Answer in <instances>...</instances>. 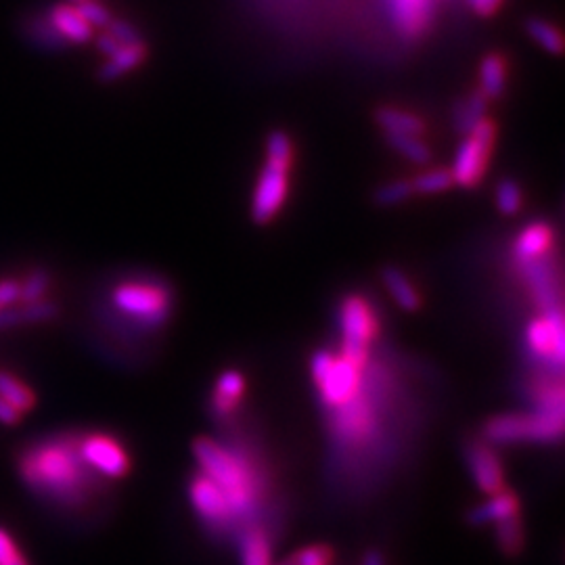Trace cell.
I'll use <instances>...</instances> for the list:
<instances>
[{"label": "cell", "mask_w": 565, "mask_h": 565, "mask_svg": "<svg viewBox=\"0 0 565 565\" xmlns=\"http://www.w3.org/2000/svg\"><path fill=\"white\" fill-rule=\"evenodd\" d=\"M388 143L404 155L406 160H411L415 164H425L432 157V151L421 141V137H402V134H388Z\"/></svg>", "instance_id": "31"}, {"label": "cell", "mask_w": 565, "mask_h": 565, "mask_svg": "<svg viewBox=\"0 0 565 565\" xmlns=\"http://www.w3.org/2000/svg\"><path fill=\"white\" fill-rule=\"evenodd\" d=\"M452 185H455V180H452L450 170H444V168L423 172L415 180H411L413 195L415 193H419V195H436V193H442V191L450 189Z\"/></svg>", "instance_id": "30"}, {"label": "cell", "mask_w": 565, "mask_h": 565, "mask_svg": "<svg viewBox=\"0 0 565 565\" xmlns=\"http://www.w3.org/2000/svg\"><path fill=\"white\" fill-rule=\"evenodd\" d=\"M19 476L44 499L65 507H82L97 488L99 478L82 461L78 438L59 436L32 444L19 459Z\"/></svg>", "instance_id": "1"}, {"label": "cell", "mask_w": 565, "mask_h": 565, "mask_svg": "<svg viewBox=\"0 0 565 565\" xmlns=\"http://www.w3.org/2000/svg\"><path fill=\"white\" fill-rule=\"evenodd\" d=\"M0 565H30L15 538L3 526H0Z\"/></svg>", "instance_id": "36"}, {"label": "cell", "mask_w": 565, "mask_h": 565, "mask_svg": "<svg viewBox=\"0 0 565 565\" xmlns=\"http://www.w3.org/2000/svg\"><path fill=\"white\" fill-rule=\"evenodd\" d=\"M241 565H273V530L254 526L239 536Z\"/></svg>", "instance_id": "14"}, {"label": "cell", "mask_w": 565, "mask_h": 565, "mask_svg": "<svg viewBox=\"0 0 565 565\" xmlns=\"http://www.w3.org/2000/svg\"><path fill=\"white\" fill-rule=\"evenodd\" d=\"M0 398H3L19 415L30 413L36 406V394L13 373L0 371Z\"/></svg>", "instance_id": "21"}, {"label": "cell", "mask_w": 565, "mask_h": 565, "mask_svg": "<svg viewBox=\"0 0 565 565\" xmlns=\"http://www.w3.org/2000/svg\"><path fill=\"white\" fill-rule=\"evenodd\" d=\"M526 32L528 36L538 44L540 49H545L551 55H561L563 53V38L559 30L549 24L547 19L532 17L526 21Z\"/></svg>", "instance_id": "27"}, {"label": "cell", "mask_w": 565, "mask_h": 565, "mask_svg": "<svg viewBox=\"0 0 565 565\" xmlns=\"http://www.w3.org/2000/svg\"><path fill=\"white\" fill-rule=\"evenodd\" d=\"M189 499L206 530H210L218 538H226L231 534L237 536L229 503H226L220 488L203 476V473H197L191 480Z\"/></svg>", "instance_id": "8"}, {"label": "cell", "mask_w": 565, "mask_h": 565, "mask_svg": "<svg viewBox=\"0 0 565 565\" xmlns=\"http://www.w3.org/2000/svg\"><path fill=\"white\" fill-rule=\"evenodd\" d=\"M383 283H386L388 291L392 293V298L396 300L398 306H402L404 310H409V312L419 310V306H421L419 291L400 268L390 266V268L383 270Z\"/></svg>", "instance_id": "23"}, {"label": "cell", "mask_w": 565, "mask_h": 565, "mask_svg": "<svg viewBox=\"0 0 565 565\" xmlns=\"http://www.w3.org/2000/svg\"><path fill=\"white\" fill-rule=\"evenodd\" d=\"M15 304H19V281H0V312Z\"/></svg>", "instance_id": "38"}, {"label": "cell", "mask_w": 565, "mask_h": 565, "mask_svg": "<svg viewBox=\"0 0 565 565\" xmlns=\"http://www.w3.org/2000/svg\"><path fill=\"white\" fill-rule=\"evenodd\" d=\"M339 327L344 335L342 356L367 365V352L377 337L379 321L373 306L363 296H348L339 308Z\"/></svg>", "instance_id": "6"}, {"label": "cell", "mask_w": 565, "mask_h": 565, "mask_svg": "<svg viewBox=\"0 0 565 565\" xmlns=\"http://www.w3.org/2000/svg\"><path fill=\"white\" fill-rule=\"evenodd\" d=\"M51 287V275L44 268H36L26 277L24 283H19V304H34L47 298Z\"/></svg>", "instance_id": "29"}, {"label": "cell", "mask_w": 565, "mask_h": 565, "mask_svg": "<svg viewBox=\"0 0 565 565\" xmlns=\"http://www.w3.org/2000/svg\"><path fill=\"white\" fill-rule=\"evenodd\" d=\"M392 13L406 36H417L427 26L432 0H392Z\"/></svg>", "instance_id": "18"}, {"label": "cell", "mask_w": 565, "mask_h": 565, "mask_svg": "<svg viewBox=\"0 0 565 565\" xmlns=\"http://www.w3.org/2000/svg\"><path fill=\"white\" fill-rule=\"evenodd\" d=\"M78 450L82 461L93 469L97 476L118 480L130 471V457L126 448L107 434H88L86 438H78Z\"/></svg>", "instance_id": "10"}, {"label": "cell", "mask_w": 565, "mask_h": 565, "mask_svg": "<svg viewBox=\"0 0 565 565\" xmlns=\"http://www.w3.org/2000/svg\"><path fill=\"white\" fill-rule=\"evenodd\" d=\"M522 203H524V193L522 189H519L517 183H513V180H503V183L496 187V206H499V210L507 216H513L517 214L519 210H522Z\"/></svg>", "instance_id": "32"}, {"label": "cell", "mask_w": 565, "mask_h": 565, "mask_svg": "<svg viewBox=\"0 0 565 565\" xmlns=\"http://www.w3.org/2000/svg\"><path fill=\"white\" fill-rule=\"evenodd\" d=\"M19 419H21V415L17 411H13L11 406L3 398H0V423H3V425H17Z\"/></svg>", "instance_id": "41"}, {"label": "cell", "mask_w": 565, "mask_h": 565, "mask_svg": "<svg viewBox=\"0 0 565 565\" xmlns=\"http://www.w3.org/2000/svg\"><path fill=\"white\" fill-rule=\"evenodd\" d=\"M49 19L65 42L86 44L90 38H93V28L86 24L72 5H55L49 11Z\"/></svg>", "instance_id": "17"}, {"label": "cell", "mask_w": 565, "mask_h": 565, "mask_svg": "<svg viewBox=\"0 0 565 565\" xmlns=\"http://www.w3.org/2000/svg\"><path fill=\"white\" fill-rule=\"evenodd\" d=\"M245 392V379L237 371H226L220 375L216 390H214V411L220 417L231 415L235 411L237 402Z\"/></svg>", "instance_id": "20"}, {"label": "cell", "mask_w": 565, "mask_h": 565, "mask_svg": "<svg viewBox=\"0 0 565 565\" xmlns=\"http://www.w3.org/2000/svg\"><path fill=\"white\" fill-rule=\"evenodd\" d=\"M528 346L536 360L561 369L563 365V316L561 310L545 312L528 327Z\"/></svg>", "instance_id": "11"}, {"label": "cell", "mask_w": 565, "mask_h": 565, "mask_svg": "<svg viewBox=\"0 0 565 565\" xmlns=\"http://www.w3.org/2000/svg\"><path fill=\"white\" fill-rule=\"evenodd\" d=\"M553 247V231L545 222H534L517 235L515 260L517 264H528L540 258H547Z\"/></svg>", "instance_id": "13"}, {"label": "cell", "mask_w": 565, "mask_h": 565, "mask_svg": "<svg viewBox=\"0 0 565 565\" xmlns=\"http://www.w3.org/2000/svg\"><path fill=\"white\" fill-rule=\"evenodd\" d=\"M59 314L57 304L42 300L34 304H15L0 312V331L19 327V325H32V323H47L53 321Z\"/></svg>", "instance_id": "16"}, {"label": "cell", "mask_w": 565, "mask_h": 565, "mask_svg": "<svg viewBox=\"0 0 565 565\" xmlns=\"http://www.w3.org/2000/svg\"><path fill=\"white\" fill-rule=\"evenodd\" d=\"M67 3H72V5H80V3H88V0H67Z\"/></svg>", "instance_id": "43"}, {"label": "cell", "mask_w": 565, "mask_h": 565, "mask_svg": "<svg viewBox=\"0 0 565 565\" xmlns=\"http://www.w3.org/2000/svg\"><path fill=\"white\" fill-rule=\"evenodd\" d=\"M563 411H538L534 415H503L486 425V438L496 444L551 442L561 436Z\"/></svg>", "instance_id": "5"}, {"label": "cell", "mask_w": 565, "mask_h": 565, "mask_svg": "<svg viewBox=\"0 0 565 565\" xmlns=\"http://www.w3.org/2000/svg\"><path fill=\"white\" fill-rule=\"evenodd\" d=\"M193 452L203 476L220 488L229 503L237 536L247 528L266 526L262 524L264 484L256 469L239 452L208 438L197 440Z\"/></svg>", "instance_id": "2"}, {"label": "cell", "mask_w": 565, "mask_h": 565, "mask_svg": "<svg viewBox=\"0 0 565 565\" xmlns=\"http://www.w3.org/2000/svg\"><path fill=\"white\" fill-rule=\"evenodd\" d=\"M480 82L482 88L480 93L486 99H499L505 90V82H507V70H505V61L499 55H488L482 65H480Z\"/></svg>", "instance_id": "26"}, {"label": "cell", "mask_w": 565, "mask_h": 565, "mask_svg": "<svg viewBox=\"0 0 565 565\" xmlns=\"http://www.w3.org/2000/svg\"><path fill=\"white\" fill-rule=\"evenodd\" d=\"M26 36L42 51H61L65 47V40L53 28L49 15H32L26 24Z\"/></svg>", "instance_id": "25"}, {"label": "cell", "mask_w": 565, "mask_h": 565, "mask_svg": "<svg viewBox=\"0 0 565 565\" xmlns=\"http://www.w3.org/2000/svg\"><path fill=\"white\" fill-rule=\"evenodd\" d=\"M78 15L86 21L90 28H99V30H107V26L111 24V13L105 5L97 3V0H88V3H80V5H72Z\"/></svg>", "instance_id": "34"}, {"label": "cell", "mask_w": 565, "mask_h": 565, "mask_svg": "<svg viewBox=\"0 0 565 565\" xmlns=\"http://www.w3.org/2000/svg\"><path fill=\"white\" fill-rule=\"evenodd\" d=\"M293 162V145L285 132L275 130L266 139V166L260 172L252 199V218L258 224L273 220L289 193V168Z\"/></svg>", "instance_id": "3"}, {"label": "cell", "mask_w": 565, "mask_h": 565, "mask_svg": "<svg viewBox=\"0 0 565 565\" xmlns=\"http://www.w3.org/2000/svg\"><path fill=\"white\" fill-rule=\"evenodd\" d=\"M377 124L388 134H402V137H421L425 132L423 120H419L413 113H406L394 107H383L375 113Z\"/></svg>", "instance_id": "22"}, {"label": "cell", "mask_w": 565, "mask_h": 565, "mask_svg": "<svg viewBox=\"0 0 565 565\" xmlns=\"http://www.w3.org/2000/svg\"><path fill=\"white\" fill-rule=\"evenodd\" d=\"M113 308L132 325L143 329L162 327L172 310L170 291L160 281L128 279L111 291Z\"/></svg>", "instance_id": "4"}, {"label": "cell", "mask_w": 565, "mask_h": 565, "mask_svg": "<svg viewBox=\"0 0 565 565\" xmlns=\"http://www.w3.org/2000/svg\"><path fill=\"white\" fill-rule=\"evenodd\" d=\"M147 57L145 44H132V47H122L116 55L109 57L97 72V78L101 82H113L120 80L124 74L132 72L134 67H139Z\"/></svg>", "instance_id": "19"}, {"label": "cell", "mask_w": 565, "mask_h": 565, "mask_svg": "<svg viewBox=\"0 0 565 565\" xmlns=\"http://www.w3.org/2000/svg\"><path fill=\"white\" fill-rule=\"evenodd\" d=\"M496 540H499V547L505 555H517L519 551L524 549V524L522 519L511 517L505 519V522L496 524Z\"/></svg>", "instance_id": "28"}, {"label": "cell", "mask_w": 565, "mask_h": 565, "mask_svg": "<svg viewBox=\"0 0 565 565\" xmlns=\"http://www.w3.org/2000/svg\"><path fill=\"white\" fill-rule=\"evenodd\" d=\"M411 195H413V189H411L409 180H394V183L383 185L375 193L377 203H381V206H398V203L406 201Z\"/></svg>", "instance_id": "35"}, {"label": "cell", "mask_w": 565, "mask_h": 565, "mask_svg": "<svg viewBox=\"0 0 565 565\" xmlns=\"http://www.w3.org/2000/svg\"><path fill=\"white\" fill-rule=\"evenodd\" d=\"M279 565H333V551L325 545L306 547Z\"/></svg>", "instance_id": "33"}, {"label": "cell", "mask_w": 565, "mask_h": 565, "mask_svg": "<svg viewBox=\"0 0 565 565\" xmlns=\"http://www.w3.org/2000/svg\"><path fill=\"white\" fill-rule=\"evenodd\" d=\"M471 7L476 9V13L480 15H492L496 9H499V5L503 3V0H469Z\"/></svg>", "instance_id": "40"}, {"label": "cell", "mask_w": 565, "mask_h": 565, "mask_svg": "<svg viewBox=\"0 0 565 565\" xmlns=\"http://www.w3.org/2000/svg\"><path fill=\"white\" fill-rule=\"evenodd\" d=\"M360 565H386V557H383L381 551L371 549V551L365 553V557H363V561H360Z\"/></svg>", "instance_id": "42"}, {"label": "cell", "mask_w": 565, "mask_h": 565, "mask_svg": "<svg viewBox=\"0 0 565 565\" xmlns=\"http://www.w3.org/2000/svg\"><path fill=\"white\" fill-rule=\"evenodd\" d=\"M494 139L496 126L486 118L469 134H465V141L461 143L455 157V166L450 170L452 180H455L457 185L473 189L480 183L490 160Z\"/></svg>", "instance_id": "7"}, {"label": "cell", "mask_w": 565, "mask_h": 565, "mask_svg": "<svg viewBox=\"0 0 565 565\" xmlns=\"http://www.w3.org/2000/svg\"><path fill=\"white\" fill-rule=\"evenodd\" d=\"M365 386V365H358L346 356H333L329 371L321 381H316V388L321 392V400L327 409H339L348 404Z\"/></svg>", "instance_id": "9"}, {"label": "cell", "mask_w": 565, "mask_h": 565, "mask_svg": "<svg viewBox=\"0 0 565 565\" xmlns=\"http://www.w3.org/2000/svg\"><path fill=\"white\" fill-rule=\"evenodd\" d=\"M107 34L116 38L122 44V47H132V44L143 42L139 30L134 28L132 24H128V21H124V19H111V24L107 26Z\"/></svg>", "instance_id": "37"}, {"label": "cell", "mask_w": 565, "mask_h": 565, "mask_svg": "<svg viewBox=\"0 0 565 565\" xmlns=\"http://www.w3.org/2000/svg\"><path fill=\"white\" fill-rule=\"evenodd\" d=\"M486 105L488 99L480 93V90L471 97L459 101L455 105V111H452V120H455L457 130L461 134H469L473 128H476L486 118Z\"/></svg>", "instance_id": "24"}, {"label": "cell", "mask_w": 565, "mask_h": 565, "mask_svg": "<svg viewBox=\"0 0 565 565\" xmlns=\"http://www.w3.org/2000/svg\"><path fill=\"white\" fill-rule=\"evenodd\" d=\"M467 465L473 480H476L478 488L486 494H496L505 488V473L503 465L496 457V452L482 442H473L467 446Z\"/></svg>", "instance_id": "12"}, {"label": "cell", "mask_w": 565, "mask_h": 565, "mask_svg": "<svg viewBox=\"0 0 565 565\" xmlns=\"http://www.w3.org/2000/svg\"><path fill=\"white\" fill-rule=\"evenodd\" d=\"M519 515V501H517V496L509 490H501V492H496L492 494L490 499L473 509L469 513V522L473 526H486V524H501L505 522V519H511V517H517Z\"/></svg>", "instance_id": "15"}, {"label": "cell", "mask_w": 565, "mask_h": 565, "mask_svg": "<svg viewBox=\"0 0 565 565\" xmlns=\"http://www.w3.org/2000/svg\"><path fill=\"white\" fill-rule=\"evenodd\" d=\"M97 47H99V51L109 59V57H113V55H116V53L122 49V44H120L116 38H113L111 34L105 32V34H101V36L97 38Z\"/></svg>", "instance_id": "39"}]
</instances>
